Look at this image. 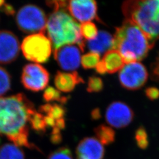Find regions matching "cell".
I'll return each instance as SVG.
<instances>
[{
    "label": "cell",
    "mask_w": 159,
    "mask_h": 159,
    "mask_svg": "<svg viewBox=\"0 0 159 159\" xmlns=\"http://www.w3.org/2000/svg\"><path fill=\"white\" fill-rule=\"evenodd\" d=\"M35 111L34 104L24 94L0 97V137L5 136L18 147L37 149L29 142L27 125Z\"/></svg>",
    "instance_id": "6da1fadb"
},
{
    "label": "cell",
    "mask_w": 159,
    "mask_h": 159,
    "mask_svg": "<svg viewBox=\"0 0 159 159\" xmlns=\"http://www.w3.org/2000/svg\"><path fill=\"white\" fill-rule=\"evenodd\" d=\"M113 38V50L119 52L126 64L144 59L154 45L141 29L127 20L116 29Z\"/></svg>",
    "instance_id": "7a4b0ae2"
},
{
    "label": "cell",
    "mask_w": 159,
    "mask_h": 159,
    "mask_svg": "<svg viewBox=\"0 0 159 159\" xmlns=\"http://www.w3.org/2000/svg\"><path fill=\"white\" fill-rule=\"evenodd\" d=\"M125 20L136 25L154 43L159 39V0L127 1L121 6Z\"/></svg>",
    "instance_id": "3957f363"
},
{
    "label": "cell",
    "mask_w": 159,
    "mask_h": 159,
    "mask_svg": "<svg viewBox=\"0 0 159 159\" xmlns=\"http://www.w3.org/2000/svg\"><path fill=\"white\" fill-rule=\"evenodd\" d=\"M48 39L54 50L69 44H76L84 51L85 41L81 34L80 25L65 10L53 12L46 25Z\"/></svg>",
    "instance_id": "277c9868"
},
{
    "label": "cell",
    "mask_w": 159,
    "mask_h": 159,
    "mask_svg": "<svg viewBox=\"0 0 159 159\" xmlns=\"http://www.w3.org/2000/svg\"><path fill=\"white\" fill-rule=\"evenodd\" d=\"M19 29L28 34H44L47 18L44 12L37 6L26 5L20 9L16 16Z\"/></svg>",
    "instance_id": "5b68a950"
},
{
    "label": "cell",
    "mask_w": 159,
    "mask_h": 159,
    "mask_svg": "<svg viewBox=\"0 0 159 159\" xmlns=\"http://www.w3.org/2000/svg\"><path fill=\"white\" fill-rule=\"evenodd\" d=\"M21 48L25 58L35 63H46L52 52L51 41L43 33L31 34L26 37Z\"/></svg>",
    "instance_id": "8992f818"
},
{
    "label": "cell",
    "mask_w": 159,
    "mask_h": 159,
    "mask_svg": "<svg viewBox=\"0 0 159 159\" xmlns=\"http://www.w3.org/2000/svg\"><path fill=\"white\" fill-rule=\"evenodd\" d=\"M148 73L145 66L139 61L126 64L119 74L120 84L127 90L141 89L148 81Z\"/></svg>",
    "instance_id": "52a82bcc"
},
{
    "label": "cell",
    "mask_w": 159,
    "mask_h": 159,
    "mask_svg": "<svg viewBox=\"0 0 159 159\" xmlns=\"http://www.w3.org/2000/svg\"><path fill=\"white\" fill-rule=\"evenodd\" d=\"M50 80L48 71L39 64H28L23 69L21 82L30 91L37 92L44 90Z\"/></svg>",
    "instance_id": "ba28073f"
},
{
    "label": "cell",
    "mask_w": 159,
    "mask_h": 159,
    "mask_svg": "<svg viewBox=\"0 0 159 159\" xmlns=\"http://www.w3.org/2000/svg\"><path fill=\"white\" fill-rule=\"evenodd\" d=\"M134 113L125 102H114L106 110L105 119L108 125L116 129L125 128L133 121Z\"/></svg>",
    "instance_id": "9c48e42d"
},
{
    "label": "cell",
    "mask_w": 159,
    "mask_h": 159,
    "mask_svg": "<svg viewBox=\"0 0 159 159\" xmlns=\"http://www.w3.org/2000/svg\"><path fill=\"white\" fill-rule=\"evenodd\" d=\"M83 52L76 44L62 46L54 50V56L59 66L65 71H74L81 63V53Z\"/></svg>",
    "instance_id": "30bf717a"
},
{
    "label": "cell",
    "mask_w": 159,
    "mask_h": 159,
    "mask_svg": "<svg viewBox=\"0 0 159 159\" xmlns=\"http://www.w3.org/2000/svg\"><path fill=\"white\" fill-rule=\"evenodd\" d=\"M20 46L17 36L10 31H0V64L14 61L19 55Z\"/></svg>",
    "instance_id": "8fae6325"
},
{
    "label": "cell",
    "mask_w": 159,
    "mask_h": 159,
    "mask_svg": "<svg viewBox=\"0 0 159 159\" xmlns=\"http://www.w3.org/2000/svg\"><path fill=\"white\" fill-rule=\"evenodd\" d=\"M67 9L72 17L81 23L90 22L93 20H99L97 16V5L95 1H70Z\"/></svg>",
    "instance_id": "7c38bea8"
},
{
    "label": "cell",
    "mask_w": 159,
    "mask_h": 159,
    "mask_svg": "<svg viewBox=\"0 0 159 159\" xmlns=\"http://www.w3.org/2000/svg\"><path fill=\"white\" fill-rule=\"evenodd\" d=\"M105 149L95 137H85L77 145L75 154L77 159H103Z\"/></svg>",
    "instance_id": "4fadbf2b"
},
{
    "label": "cell",
    "mask_w": 159,
    "mask_h": 159,
    "mask_svg": "<svg viewBox=\"0 0 159 159\" xmlns=\"http://www.w3.org/2000/svg\"><path fill=\"white\" fill-rule=\"evenodd\" d=\"M54 83L58 90L69 93L74 90L76 85L84 83V81L76 71L73 73L57 71L55 75Z\"/></svg>",
    "instance_id": "5bb4252c"
},
{
    "label": "cell",
    "mask_w": 159,
    "mask_h": 159,
    "mask_svg": "<svg viewBox=\"0 0 159 159\" xmlns=\"http://www.w3.org/2000/svg\"><path fill=\"white\" fill-rule=\"evenodd\" d=\"M87 46L93 52L98 54L107 52L113 49V36L106 31H100L94 39L87 41Z\"/></svg>",
    "instance_id": "9a60e30c"
},
{
    "label": "cell",
    "mask_w": 159,
    "mask_h": 159,
    "mask_svg": "<svg viewBox=\"0 0 159 159\" xmlns=\"http://www.w3.org/2000/svg\"><path fill=\"white\" fill-rule=\"evenodd\" d=\"M109 74H114L120 71L125 66V61L119 51L111 50L104 55L102 60Z\"/></svg>",
    "instance_id": "2e32d148"
},
{
    "label": "cell",
    "mask_w": 159,
    "mask_h": 159,
    "mask_svg": "<svg viewBox=\"0 0 159 159\" xmlns=\"http://www.w3.org/2000/svg\"><path fill=\"white\" fill-rule=\"evenodd\" d=\"M0 159H25V153L16 144L6 143L0 146Z\"/></svg>",
    "instance_id": "e0dca14e"
},
{
    "label": "cell",
    "mask_w": 159,
    "mask_h": 159,
    "mask_svg": "<svg viewBox=\"0 0 159 159\" xmlns=\"http://www.w3.org/2000/svg\"><path fill=\"white\" fill-rule=\"evenodd\" d=\"M98 141L102 144L108 146L115 141L116 133L113 129L104 125H101L94 129Z\"/></svg>",
    "instance_id": "ac0fdd59"
},
{
    "label": "cell",
    "mask_w": 159,
    "mask_h": 159,
    "mask_svg": "<svg viewBox=\"0 0 159 159\" xmlns=\"http://www.w3.org/2000/svg\"><path fill=\"white\" fill-rule=\"evenodd\" d=\"M40 113L46 114L55 120L64 119L66 110L62 106L53 103H47L39 107Z\"/></svg>",
    "instance_id": "d6986e66"
},
{
    "label": "cell",
    "mask_w": 159,
    "mask_h": 159,
    "mask_svg": "<svg viewBox=\"0 0 159 159\" xmlns=\"http://www.w3.org/2000/svg\"><path fill=\"white\" fill-rule=\"evenodd\" d=\"M29 123L31 128L40 134L45 133L47 128L48 127L45 121L44 116L36 111L30 116Z\"/></svg>",
    "instance_id": "ffe728a7"
},
{
    "label": "cell",
    "mask_w": 159,
    "mask_h": 159,
    "mask_svg": "<svg viewBox=\"0 0 159 159\" xmlns=\"http://www.w3.org/2000/svg\"><path fill=\"white\" fill-rule=\"evenodd\" d=\"M43 98L47 102L56 101L63 104L67 102L69 97L63 96L59 90L52 87H48L44 92Z\"/></svg>",
    "instance_id": "44dd1931"
},
{
    "label": "cell",
    "mask_w": 159,
    "mask_h": 159,
    "mask_svg": "<svg viewBox=\"0 0 159 159\" xmlns=\"http://www.w3.org/2000/svg\"><path fill=\"white\" fill-rule=\"evenodd\" d=\"M80 31L82 37L88 41L94 39L98 33L96 25L91 22L83 23L80 25Z\"/></svg>",
    "instance_id": "7402d4cb"
},
{
    "label": "cell",
    "mask_w": 159,
    "mask_h": 159,
    "mask_svg": "<svg viewBox=\"0 0 159 159\" xmlns=\"http://www.w3.org/2000/svg\"><path fill=\"white\" fill-rule=\"evenodd\" d=\"M100 54L96 52H90L82 56L81 59V64L83 67L86 70L96 68L98 63L100 62Z\"/></svg>",
    "instance_id": "603a6c76"
},
{
    "label": "cell",
    "mask_w": 159,
    "mask_h": 159,
    "mask_svg": "<svg viewBox=\"0 0 159 159\" xmlns=\"http://www.w3.org/2000/svg\"><path fill=\"white\" fill-rule=\"evenodd\" d=\"M11 78L5 68L0 67V97L4 95L11 89Z\"/></svg>",
    "instance_id": "cb8c5ba5"
},
{
    "label": "cell",
    "mask_w": 159,
    "mask_h": 159,
    "mask_svg": "<svg viewBox=\"0 0 159 159\" xmlns=\"http://www.w3.org/2000/svg\"><path fill=\"white\" fill-rule=\"evenodd\" d=\"M135 140L137 145L142 150H146L148 147L149 140L148 133L146 129L140 126L135 132Z\"/></svg>",
    "instance_id": "d4e9b609"
},
{
    "label": "cell",
    "mask_w": 159,
    "mask_h": 159,
    "mask_svg": "<svg viewBox=\"0 0 159 159\" xmlns=\"http://www.w3.org/2000/svg\"><path fill=\"white\" fill-rule=\"evenodd\" d=\"M47 159H73V154L68 147L58 148L57 150L51 152Z\"/></svg>",
    "instance_id": "484cf974"
},
{
    "label": "cell",
    "mask_w": 159,
    "mask_h": 159,
    "mask_svg": "<svg viewBox=\"0 0 159 159\" xmlns=\"http://www.w3.org/2000/svg\"><path fill=\"white\" fill-rule=\"evenodd\" d=\"M104 84L102 79L97 76H91L88 81L87 91L90 93H98L102 91Z\"/></svg>",
    "instance_id": "4316f807"
},
{
    "label": "cell",
    "mask_w": 159,
    "mask_h": 159,
    "mask_svg": "<svg viewBox=\"0 0 159 159\" xmlns=\"http://www.w3.org/2000/svg\"><path fill=\"white\" fill-rule=\"evenodd\" d=\"M68 1H47L46 4L48 6L54 10V12L60 10H65V8H67Z\"/></svg>",
    "instance_id": "83f0119b"
},
{
    "label": "cell",
    "mask_w": 159,
    "mask_h": 159,
    "mask_svg": "<svg viewBox=\"0 0 159 159\" xmlns=\"http://www.w3.org/2000/svg\"><path fill=\"white\" fill-rule=\"evenodd\" d=\"M145 94L150 100H156L159 98V89L155 87H150L145 90Z\"/></svg>",
    "instance_id": "f1b7e54d"
},
{
    "label": "cell",
    "mask_w": 159,
    "mask_h": 159,
    "mask_svg": "<svg viewBox=\"0 0 159 159\" xmlns=\"http://www.w3.org/2000/svg\"><path fill=\"white\" fill-rule=\"evenodd\" d=\"M61 130L57 127L52 129L51 133V142L54 144H59L62 140V135L61 133Z\"/></svg>",
    "instance_id": "f546056e"
},
{
    "label": "cell",
    "mask_w": 159,
    "mask_h": 159,
    "mask_svg": "<svg viewBox=\"0 0 159 159\" xmlns=\"http://www.w3.org/2000/svg\"><path fill=\"white\" fill-rule=\"evenodd\" d=\"M150 75L152 79L159 83V62L158 61L152 64L150 68Z\"/></svg>",
    "instance_id": "4dcf8cb0"
},
{
    "label": "cell",
    "mask_w": 159,
    "mask_h": 159,
    "mask_svg": "<svg viewBox=\"0 0 159 159\" xmlns=\"http://www.w3.org/2000/svg\"><path fill=\"white\" fill-rule=\"evenodd\" d=\"M1 10L7 15H14L15 13V10L13 7L10 4L6 3L1 7Z\"/></svg>",
    "instance_id": "1f68e13d"
},
{
    "label": "cell",
    "mask_w": 159,
    "mask_h": 159,
    "mask_svg": "<svg viewBox=\"0 0 159 159\" xmlns=\"http://www.w3.org/2000/svg\"><path fill=\"white\" fill-rule=\"evenodd\" d=\"M96 70L97 73L101 75H104L107 73V69L104 62L102 61L98 63L96 67Z\"/></svg>",
    "instance_id": "d6a6232c"
},
{
    "label": "cell",
    "mask_w": 159,
    "mask_h": 159,
    "mask_svg": "<svg viewBox=\"0 0 159 159\" xmlns=\"http://www.w3.org/2000/svg\"><path fill=\"white\" fill-rule=\"evenodd\" d=\"M91 117L93 120H98L102 117L101 112L99 108H95L91 112Z\"/></svg>",
    "instance_id": "836d02e7"
},
{
    "label": "cell",
    "mask_w": 159,
    "mask_h": 159,
    "mask_svg": "<svg viewBox=\"0 0 159 159\" xmlns=\"http://www.w3.org/2000/svg\"><path fill=\"white\" fill-rule=\"evenodd\" d=\"M4 4H5V1H4L0 0V7H1Z\"/></svg>",
    "instance_id": "e575fe53"
},
{
    "label": "cell",
    "mask_w": 159,
    "mask_h": 159,
    "mask_svg": "<svg viewBox=\"0 0 159 159\" xmlns=\"http://www.w3.org/2000/svg\"></svg>",
    "instance_id": "d590c367"
}]
</instances>
